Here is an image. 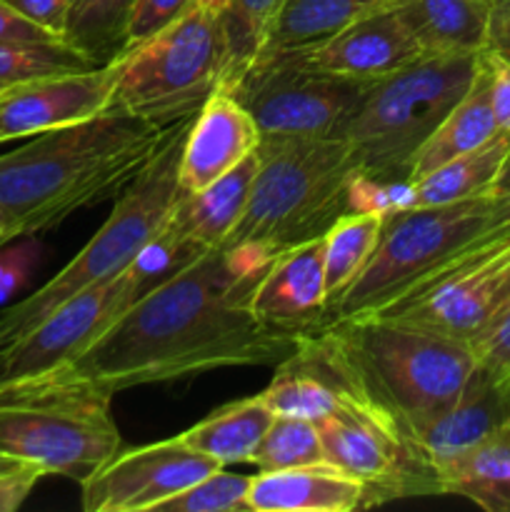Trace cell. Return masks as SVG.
<instances>
[{
	"instance_id": "6da1fadb",
	"label": "cell",
	"mask_w": 510,
	"mask_h": 512,
	"mask_svg": "<svg viewBox=\"0 0 510 512\" xmlns=\"http://www.w3.org/2000/svg\"><path fill=\"white\" fill-rule=\"evenodd\" d=\"M258 275L225 248L208 250L173 278L140 295L68 363L18 380H0V403L28 395H95L188 380L223 368L280 365L303 333L265 325L250 310Z\"/></svg>"
},
{
	"instance_id": "7a4b0ae2",
	"label": "cell",
	"mask_w": 510,
	"mask_h": 512,
	"mask_svg": "<svg viewBox=\"0 0 510 512\" xmlns=\"http://www.w3.org/2000/svg\"><path fill=\"white\" fill-rule=\"evenodd\" d=\"M170 130L173 125L158 128L108 110L33 135L23 148L0 155V245L118 198L158 155Z\"/></svg>"
},
{
	"instance_id": "3957f363",
	"label": "cell",
	"mask_w": 510,
	"mask_h": 512,
	"mask_svg": "<svg viewBox=\"0 0 510 512\" xmlns=\"http://www.w3.org/2000/svg\"><path fill=\"white\" fill-rule=\"evenodd\" d=\"M358 173L343 138H270L258 148L248 205L223 248L260 275L280 250L320 238L348 213V185Z\"/></svg>"
},
{
	"instance_id": "277c9868",
	"label": "cell",
	"mask_w": 510,
	"mask_h": 512,
	"mask_svg": "<svg viewBox=\"0 0 510 512\" xmlns=\"http://www.w3.org/2000/svg\"><path fill=\"white\" fill-rule=\"evenodd\" d=\"M193 118L173 125L158 155L145 165L133 185L115 198L108 220L60 273L28 298L0 310V358L65 300L123 275L163 230L183 193L178 183L180 150Z\"/></svg>"
},
{
	"instance_id": "5b68a950",
	"label": "cell",
	"mask_w": 510,
	"mask_h": 512,
	"mask_svg": "<svg viewBox=\"0 0 510 512\" xmlns=\"http://www.w3.org/2000/svg\"><path fill=\"white\" fill-rule=\"evenodd\" d=\"M355 383L410 425L448 408L475 370L468 340L390 318L325 320Z\"/></svg>"
},
{
	"instance_id": "8992f818",
	"label": "cell",
	"mask_w": 510,
	"mask_h": 512,
	"mask_svg": "<svg viewBox=\"0 0 510 512\" xmlns=\"http://www.w3.org/2000/svg\"><path fill=\"white\" fill-rule=\"evenodd\" d=\"M503 225L510 223L488 195L388 215L368 265L325 310V320L378 315L425 288L445 265Z\"/></svg>"
},
{
	"instance_id": "52a82bcc",
	"label": "cell",
	"mask_w": 510,
	"mask_h": 512,
	"mask_svg": "<svg viewBox=\"0 0 510 512\" xmlns=\"http://www.w3.org/2000/svg\"><path fill=\"white\" fill-rule=\"evenodd\" d=\"M478 65L480 53L423 55L375 80L343 133L358 173L410 180L415 155L468 93Z\"/></svg>"
},
{
	"instance_id": "ba28073f",
	"label": "cell",
	"mask_w": 510,
	"mask_h": 512,
	"mask_svg": "<svg viewBox=\"0 0 510 512\" xmlns=\"http://www.w3.org/2000/svg\"><path fill=\"white\" fill-rule=\"evenodd\" d=\"M115 65L110 110L135 115L158 128L193 118L220 88V15L193 5L168 28L125 50Z\"/></svg>"
},
{
	"instance_id": "9c48e42d",
	"label": "cell",
	"mask_w": 510,
	"mask_h": 512,
	"mask_svg": "<svg viewBox=\"0 0 510 512\" xmlns=\"http://www.w3.org/2000/svg\"><path fill=\"white\" fill-rule=\"evenodd\" d=\"M335 393L340 408L318 423L325 460L363 485V508L410 495H440L438 473L415 453L403 420L355 383L345 360L338 363Z\"/></svg>"
},
{
	"instance_id": "30bf717a",
	"label": "cell",
	"mask_w": 510,
	"mask_h": 512,
	"mask_svg": "<svg viewBox=\"0 0 510 512\" xmlns=\"http://www.w3.org/2000/svg\"><path fill=\"white\" fill-rule=\"evenodd\" d=\"M110 405L108 398L60 393L5 400L0 453L83 483L123 450Z\"/></svg>"
},
{
	"instance_id": "8fae6325",
	"label": "cell",
	"mask_w": 510,
	"mask_h": 512,
	"mask_svg": "<svg viewBox=\"0 0 510 512\" xmlns=\"http://www.w3.org/2000/svg\"><path fill=\"white\" fill-rule=\"evenodd\" d=\"M370 85L278 60L245 75L233 95L263 138H343Z\"/></svg>"
},
{
	"instance_id": "7c38bea8",
	"label": "cell",
	"mask_w": 510,
	"mask_h": 512,
	"mask_svg": "<svg viewBox=\"0 0 510 512\" xmlns=\"http://www.w3.org/2000/svg\"><path fill=\"white\" fill-rule=\"evenodd\" d=\"M218 468L225 465L188 448L180 435L140 448H123L80 483V505L85 512L160 510L163 503Z\"/></svg>"
},
{
	"instance_id": "4fadbf2b",
	"label": "cell",
	"mask_w": 510,
	"mask_h": 512,
	"mask_svg": "<svg viewBox=\"0 0 510 512\" xmlns=\"http://www.w3.org/2000/svg\"><path fill=\"white\" fill-rule=\"evenodd\" d=\"M140 295V283L130 268L73 295L0 358V380L30 378L73 360Z\"/></svg>"
},
{
	"instance_id": "5bb4252c",
	"label": "cell",
	"mask_w": 510,
	"mask_h": 512,
	"mask_svg": "<svg viewBox=\"0 0 510 512\" xmlns=\"http://www.w3.org/2000/svg\"><path fill=\"white\" fill-rule=\"evenodd\" d=\"M118 65L48 75L0 90V143L83 123L110 110Z\"/></svg>"
},
{
	"instance_id": "9a60e30c",
	"label": "cell",
	"mask_w": 510,
	"mask_h": 512,
	"mask_svg": "<svg viewBox=\"0 0 510 512\" xmlns=\"http://www.w3.org/2000/svg\"><path fill=\"white\" fill-rule=\"evenodd\" d=\"M250 310L273 328L308 333L325 323L323 235L280 250L250 288Z\"/></svg>"
},
{
	"instance_id": "2e32d148",
	"label": "cell",
	"mask_w": 510,
	"mask_h": 512,
	"mask_svg": "<svg viewBox=\"0 0 510 512\" xmlns=\"http://www.w3.org/2000/svg\"><path fill=\"white\" fill-rule=\"evenodd\" d=\"M508 420V385L498 383L475 365L458 398L433 418L410 425L408 440L415 453L438 473V468L463 455L465 450L508 428Z\"/></svg>"
},
{
	"instance_id": "e0dca14e",
	"label": "cell",
	"mask_w": 510,
	"mask_h": 512,
	"mask_svg": "<svg viewBox=\"0 0 510 512\" xmlns=\"http://www.w3.org/2000/svg\"><path fill=\"white\" fill-rule=\"evenodd\" d=\"M258 123L250 110L228 90H215L190 123L180 150L178 183L195 193L238 168L260 148Z\"/></svg>"
},
{
	"instance_id": "ac0fdd59",
	"label": "cell",
	"mask_w": 510,
	"mask_h": 512,
	"mask_svg": "<svg viewBox=\"0 0 510 512\" xmlns=\"http://www.w3.org/2000/svg\"><path fill=\"white\" fill-rule=\"evenodd\" d=\"M418 58H423V50L405 30L395 10L385 8L358 20L328 43L285 60L318 73L375 83Z\"/></svg>"
},
{
	"instance_id": "d6986e66",
	"label": "cell",
	"mask_w": 510,
	"mask_h": 512,
	"mask_svg": "<svg viewBox=\"0 0 510 512\" xmlns=\"http://www.w3.org/2000/svg\"><path fill=\"white\" fill-rule=\"evenodd\" d=\"M363 503V485L328 460L260 470L248 490L250 512H350L363 508Z\"/></svg>"
},
{
	"instance_id": "ffe728a7",
	"label": "cell",
	"mask_w": 510,
	"mask_h": 512,
	"mask_svg": "<svg viewBox=\"0 0 510 512\" xmlns=\"http://www.w3.org/2000/svg\"><path fill=\"white\" fill-rule=\"evenodd\" d=\"M393 3L395 0H283L248 73L308 53Z\"/></svg>"
},
{
	"instance_id": "44dd1931",
	"label": "cell",
	"mask_w": 510,
	"mask_h": 512,
	"mask_svg": "<svg viewBox=\"0 0 510 512\" xmlns=\"http://www.w3.org/2000/svg\"><path fill=\"white\" fill-rule=\"evenodd\" d=\"M255 170H258V150L228 175L205 185L203 190L180 193L165 223L170 233L198 253L223 248L225 240L243 218Z\"/></svg>"
},
{
	"instance_id": "7402d4cb",
	"label": "cell",
	"mask_w": 510,
	"mask_h": 512,
	"mask_svg": "<svg viewBox=\"0 0 510 512\" xmlns=\"http://www.w3.org/2000/svg\"><path fill=\"white\" fill-rule=\"evenodd\" d=\"M493 0H395L390 8L403 20L423 55L483 53Z\"/></svg>"
},
{
	"instance_id": "603a6c76",
	"label": "cell",
	"mask_w": 510,
	"mask_h": 512,
	"mask_svg": "<svg viewBox=\"0 0 510 512\" xmlns=\"http://www.w3.org/2000/svg\"><path fill=\"white\" fill-rule=\"evenodd\" d=\"M490 85H493V70L485 53H480L478 73H475L473 85L463 95L458 105L443 118V123L433 130L423 148L418 150L410 168V180L440 168L448 160L458 155L470 153L488 143L498 135V123H495L493 100H490Z\"/></svg>"
},
{
	"instance_id": "cb8c5ba5",
	"label": "cell",
	"mask_w": 510,
	"mask_h": 512,
	"mask_svg": "<svg viewBox=\"0 0 510 512\" xmlns=\"http://www.w3.org/2000/svg\"><path fill=\"white\" fill-rule=\"evenodd\" d=\"M440 495H458L488 512H510V428L438 468Z\"/></svg>"
},
{
	"instance_id": "d4e9b609",
	"label": "cell",
	"mask_w": 510,
	"mask_h": 512,
	"mask_svg": "<svg viewBox=\"0 0 510 512\" xmlns=\"http://www.w3.org/2000/svg\"><path fill=\"white\" fill-rule=\"evenodd\" d=\"M273 420V410L260 395H253L213 410L208 418L180 433V440L220 465L250 463Z\"/></svg>"
},
{
	"instance_id": "484cf974",
	"label": "cell",
	"mask_w": 510,
	"mask_h": 512,
	"mask_svg": "<svg viewBox=\"0 0 510 512\" xmlns=\"http://www.w3.org/2000/svg\"><path fill=\"white\" fill-rule=\"evenodd\" d=\"M510 150V135L498 133L480 148L448 160L440 168L413 180V208L460 203V200L483 198L495 183L500 165Z\"/></svg>"
},
{
	"instance_id": "4316f807",
	"label": "cell",
	"mask_w": 510,
	"mask_h": 512,
	"mask_svg": "<svg viewBox=\"0 0 510 512\" xmlns=\"http://www.w3.org/2000/svg\"><path fill=\"white\" fill-rule=\"evenodd\" d=\"M385 218L378 213H343L323 235L325 293L328 308L363 273L383 233Z\"/></svg>"
},
{
	"instance_id": "83f0119b",
	"label": "cell",
	"mask_w": 510,
	"mask_h": 512,
	"mask_svg": "<svg viewBox=\"0 0 510 512\" xmlns=\"http://www.w3.org/2000/svg\"><path fill=\"white\" fill-rule=\"evenodd\" d=\"M135 0H70L63 43L98 65L125 53L130 13Z\"/></svg>"
},
{
	"instance_id": "f1b7e54d",
	"label": "cell",
	"mask_w": 510,
	"mask_h": 512,
	"mask_svg": "<svg viewBox=\"0 0 510 512\" xmlns=\"http://www.w3.org/2000/svg\"><path fill=\"white\" fill-rule=\"evenodd\" d=\"M283 0H233L223 23V73H220V90L233 93L240 80L248 75L265 33L273 23Z\"/></svg>"
},
{
	"instance_id": "f546056e",
	"label": "cell",
	"mask_w": 510,
	"mask_h": 512,
	"mask_svg": "<svg viewBox=\"0 0 510 512\" xmlns=\"http://www.w3.org/2000/svg\"><path fill=\"white\" fill-rule=\"evenodd\" d=\"M275 415L320 423L340 408V395L310 370L283 360L268 388L258 393Z\"/></svg>"
},
{
	"instance_id": "4dcf8cb0",
	"label": "cell",
	"mask_w": 510,
	"mask_h": 512,
	"mask_svg": "<svg viewBox=\"0 0 510 512\" xmlns=\"http://www.w3.org/2000/svg\"><path fill=\"white\" fill-rule=\"evenodd\" d=\"M100 68L63 40L53 43H0V85L28 83L48 75L83 73Z\"/></svg>"
},
{
	"instance_id": "1f68e13d",
	"label": "cell",
	"mask_w": 510,
	"mask_h": 512,
	"mask_svg": "<svg viewBox=\"0 0 510 512\" xmlns=\"http://www.w3.org/2000/svg\"><path fill=\"white\" fill-rule=\"evenodd\" d=\"M323 460L325 450L318 423L275 415L250 463L258 470H285L298 468V465L323 463Z\"/></svg>"
},
{
	"instance_id": "d6a6232c",
	"label": "cell",
	"mask_w": 510,
	"mask_h": 512,
	"mask_svg": "<svg viewBox=\"0 0 510 512\" xmlns=\"http://www.w3.org/2000/svg\"><path fill=\"white\" fill-rule=\"evenodd\" d=\"M253 475L228 473L225 468L213 470L183 490L180 495L163 503L160 510L168 512H250L248 490Z\"/></svg>"
},
{
	"instance_id": "836d02e7",
	"label": "cell",
	"mask_w": 510,
	"mask_h": 512,
	"mask_svg": "<svg viewBox=\"0 0 510 512\" xmlns=\"http://www.w3.org/2000/svg\"><path fill=\"white\" fill-rule=\"evenodd\" d=\"M413 180H378L355 173L348 185V213H378L383 218L413 210Z\"/></svg>"
},
{
	"instance_id": "e575fe53",
	"label": "cell",
	"mask_w": 510,
	"mask_h": 512,
	"mask_svg": "<svg viewBox=\"0 0 510 512\" xmlns=\"http://www.w3.org/2000/svg\"><path fill=\"white\" fill-rule=\"evenodd\" d=\"M475 363L498 383L510 380V298L470 338Z\"/></svg>"
},
{
	"instance_id": "d590c367",
	"label": "cell",
	"mask_w": 510,
	"mask_h": 512,
	"mask_svg": "<svg viewBox=\"0 0 510 512\" xmlns=\"http://www.w3.org/2000/svg\"><path fill=\"white\" fill-rule=\"evenodd\" d=\"M43 260V245L35 235H20L0 245V305L30 283Z\"/></svg>"
},
{
	"instance_id": "8d00e7d4",
	"label": "cell",
	"mask_w": 510,
	"mask_h": 512,
	"mask_svg": "<svg viewBox=\"0 0 510 512\" xmlns=\"http://www.w3.org/2000/svg\"><path fill=\"white\" fill-rule=\"evenodd\" d=\"M193 5V0H135L133 13H130L125 50L155 35L158 30L168 28L173 20H178Z\"/></svg>"
},
{
	"instance_id": "74e56055",
	"label": "cell",
	"mask_w": 510,
	"mask_h": 512,
	"mask_svg": "<svg viewBox=\"0 0 510 512\" xmlns=\"http://www.w3.org/2000/svg\"><path fill=\"white\" fill-rule=\"evenodd\" d=\"M15 13L35 23L38 28L48 30L55 38L63 40L65 25H68L70 0H5Z\"/></svg>"
},
{
	"instance_id": "f35d334b",
	"label": "cell",
	"mask_w": 510,
	"mask_h": 512,
	"mask_svg": "<svg viewBox=\"0 0 510 512\" xmlns=\"http://www.w3.org/2000/svg\"><path fill=\"white\" fill-rule=\"evenodd\" d=\"M40 478H45V470L33 463L10 470V473H0V512L18 510L30 498Z\"/></svg>"
},
{
	"instance_id": "ab89813d",
	"label": "cell",
	"mask_w": 510,
	"mask_h": 512,
	"mask_svg": "<svg viewBox=\"0 0 510 512\" xmlns=\"http://www.w3.org/2000/svg\"><path fill=\"white\" fill-rule=\"evenodd\" d=\"M53 40L60 38L25 20L5 0H0V43H53Z\"/></svg>"
},
{
	"instance_id": "60d3db41",
	"label": "cell",
	"mask_w": 510,
	"mask_h": 512,
	"mask_svg": "<svg viewBox=\"0 0 510 512\" xmlns=\"http://www.w3.org/2000/svg\"><path fill=\"white\" fill-rule=\"evenodd\" d=\"M483 53L510 65V0H493Z\"/></svg>"
},
{
	"instance_id": "b9f144b4",
	"label": "cell",
	"mask_w": 510,
	"mask_h": 512,
	"mask_svg": "<svg viewBox=\"0 0 510 512\" xmlns=\"http://www.w3.org/2000/svg\"><path fill=\"white\" fill-rule=\"evenodd\" d=\"M490 70H493V85H490V100H493L495 123H498V133L510 135V65L500 63V60L490 58Z\"/></svg>"
},
{
	"instance_id": "7bdbcfd3",
	"label": "cell",
	"mask_w": 510,
	"mask_h": 512,
	"mask_svg": "<svg viewBox=\"0 0 510 512\" xmlns=\"http://www.w3.org/2000/svg\"><path fill=\"white\" fill-rule=\"evenodd\" d=\"M488 198L498 205L503 220H508L510 223V150L508 155H505L503 165H500L498 175H495V183L490 185Z\"/></svg>"
},
{
	"instance_id": "ee69618b",
	"label": "cell",
	"mask_w": 510,
	"mask_h": 512,
	"mask_svg": "<svg viewBox=\"0 0 510 512\" xmlns=\"http://www.w3.org/2000/svg\"><path fill=\"white\" fill-rule=\"evenodd\" d=\"M193 3H195V5H200V8L210 10V13H215V15H220V18H223L225 10L230 8V3H233V0H193Z\"/></svg>"
},
{
	"instance_id": "f6af8a7d",
	"label": "cell",
	"mask_w": 510,
	"mask_h": 512,
	"mask_svg": "<svg viewBox=\"0 0 510 512\" xmlns=\"http://www.w3.org/2000/svg\"><path fill=\"white\" fill-rule=\"evenodd\" d=\"M23 465H28V463H20V460L10 458V455L0 453V473H10V470H18V468H23Z\"/></svg>"
},
{
	"instance_id": "bcb514c9",
	"label": "cell",
	"mask_w": 510,
	"mask_h": 512,
	"mask_svg": "<svg viewBox=\"0 0 510 512\" xmlns=\"http://www.w3.org/2000/svg\"><path fill=\"white\" fill-rule=\"evenodd\" d=\"M505 385H508V393H510V380H508V383H505ZM508 428H510V420H508Z\"/></svg>"
},
{
	"instance_id": "7dc6e473",
	"label": "cell",
	"mask_w": 510,
	"mask_h": 512,
	"mask_svg": "<svg viewBox=\"0 0 510 512\" xmlns=\"http://www.w3.org/2000/svg\"><path fill=\"white\" fill-rule=\"evenodd\" d=\"M0 90H3V85H0Z\"/></svg>"
}]
</instances>
